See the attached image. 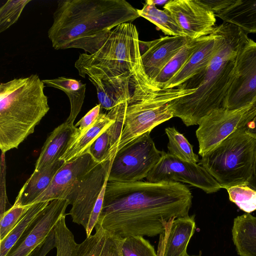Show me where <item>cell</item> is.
<instances>
[{
	"mask_svg": "<svg viewBox=\"0 0 256 256\" xmlns=\"http://www.w3.org/2000/svg\"><path fill=\"white\" fill-rule=\"evenodd\" d=\"M64 164L62 160H59L39 171H34L22 188L16 199L23 206L34 204L36 200L48 189Z\"/></svg>",
	"mask_w": 256,
	"mask_h": 256,
	"instance_id": "44dd1931",
	"label": "cell"
},
{
	"mask_svg": "<svg viewBox=\"0 0 256 256\" xmlns=\"http://www.w3.org/2000/svg\"><path fill=\"white\" fill-rule=\"evenodd\" d=\"M110 140L107 130L99 136L90 144L86 153H88L96 163L111 160Z\"/></svg>",
	"mask_w": 256,
	"mask_h": 256,
	"instance_id": "836d02e7",
	"label": "cell"
},
{
	"mask_svg": "<svg viewBox=\"0 0 256 256\" xmlns=\"http://www.w3.org/2000/svg\"><path fill=\"white\" fill-rule=\"evenodd\" d=\"M42 81L46 86L60 90L66 94L70 102V111L66 122L74 124L84 102L86 84L76 79L64 76Z\"/></svg>",
	"mask_w": 256,
	"mask_h": 256,
	"instance_id": "d4e9b609",
	"label": "cell"
},
{
	"mask_svg": "<svg viewBox=\"0 0 256 256\" xmlns=\"http://www.w3.org/2000/svg\"><path fill=\"white\" fill-rule=\"evenodd\" d=\"M195 215L170 219L166 224L163 256H186L188 244L194 233Z\"/></svg>",
	"mask_w": 256,
	"mask_h": 256,
	"instance_id": "d6986e66",
	"label": "cell"
},
{
	"mask_svg": "<svg viewBox=\"0 0 256 256\" xmlns=\"http://www.w3.org/2000/svg\"><path fill=\"white\" fill-rule=\"evenodd\" d=\"M96 164L88 153L64 162L48 189L34 203L56 199L68 200L76 184Z\"/></svg>",
	"mask_w": 256,
	"mask_h": 256,
	"instance_id": "9a60e30c",
	"label": "cell"
},
{
	"mask_svg": "<svg viewBox=\"0 0 256 256\" xmlns=\"http://www.w3.org/2000/svg\"><path fill=\"white\" fill-rule=\"evenodd\" d=\"M138 32L131 22L110 30L92 54H80L74 66L82 78H110L133 75L143 68Z\"/></svg>",
	"mask_w": 256,
	"mask_h": 256,
	"instance_id": "8992f818",
	"label": "cell"
},
{
	"mask_svg": "<svg viewBox=\"0 0 256 256\" xmlns=\"http://www.w3.org/2000/svg\"><path fill=\"white\" fill-rule=\"evenodd\" d=\"M248 186L252 189L256 190V149L254 154L252 173Z\"/></svg>",
	"mask_w": 256,
	"mask_h": 256,
	"instance_id": "74e56055",
	"label": "cell"
},
{
	"mask_svg": "<svg viewBox=\"0 0 256 256\" xmlns=\"http://www.w3.org/2000/svg\"><path fill=\"white\" fill-rule=\"evenodd\" d=\"M204 36L190 40L162 68L152 82L156 86L163 88L165 84L186 64L191 56L200 45Z\"/></svg>",
	"mask_w": 256,
	"mask_h": 256,
	"instance_id": "484cf974",
	"label": "cell"
},
{
	"mask_svg": "<svg viewBox=\"0 0 256 256\" xmlns=\"http://www.w3.org/2000/svg\"><path fill=\"white\" fill-rule=\"evenodd\" d=\"M168 138V148L169 153L180 159L197 164L198 156L193 151V146L183 134L179 132L174 127L165 128Z\"/></svg>",
	"mask_w": 256,
	"mask_h": 256,
	"instance_id": "f1b7e54d",
	"label": "cell"
},
{
	"mask_svg": "<svg viewBox=\"0 0 256 256\" xmlns=\"http://www.w3.org/2000/svg\"><path fill=\"white\" fill-rule=\"evenodd\" d=\"M215 16L247 34H256V0H234Z\"/></svg>",
	"mask_w": 256,
	"mask_h": 256,
	"instance_id": "7402d4cb",
	"label": "cell"
},
{
	"mask_svg": "<svg viewBox=\"0 0 256 256\" xmlns=\"http://www.w3.org/2000/svg\"><path fill=\"white\" fill-rule=\"evenodd\" d=\"M196 90L184 89L182 86L160 88L152 83L144 69L135 72L132 77L129 94L119 104L124 112V125L116 153L131 141L173 118V102Z\"/></svg>",
	"mask_w": 256,
	"mask_h": 256,
	"instance_id": "5b68a950",
	"label": "cell"
},
{
	"mask_svg": "<svg viewBox=\"0 0 256 256\" xmlns=\"http://www.w3.org/2000/svg\"><path fill=\"white\" fill-rule=\"evenodd\" d=\"M121 249L122 256H157L154 247L142 236L124 238Z\"/></svg>",
	"mask_w": 256,
	"mask_h": 256,
	"instance_id": "1f68e13d",
	"label": "cell"
},
{
	"mask_svg": "<svg viewBox=\"0 0 256 256\" xmlns=\"http://www.w3.org/2000/svg\"><path fill=\"white\" fill-rule=\"evenodd\" d=\"M6 164L5 153L2 152L0 162V216L6 210V207L8 203L6 190Z\"/></svg>",
	"mask_w": 256,
	"mask_h": 256,
	"instance_id": "d590c367",
	"label": "cell"
},
{
	"mask_svg": "<svg viewBox=\"0 0 256 256\" xmlns=\"http://www.w3.org/2000/svg\"><path fill=\"white\" fill-rule=\"evenodd\" d=\"M112 159L96 164L75 186L68 200L74 222L86 230L100 193L108 181Z\"/></svg>",
	"mask_w": 256,
	"mask_h": 256,
	"instance_id": "8fae6325",
	"label": "cell"
},
{
	"mask_svg": "<svg viewBox=\"0 0 256 256\" xmlns=\"http://www.w3.org/2000/svg\"><path fill=\"white\" fill-rule=\"evenodd\" d=\"M137 11L140 16L153 23L165 34L186 36L172 16L164 10L158 9L152 0H146L143 8Z\"/></svg>",
	"mask_w": 256,
	"mask_h": 256,
	"instance_id": "4316f807",
	"label": "cell"
},
{
	"mask_svg": "<svg viewBox=\"0 0 256 256\" xmlns=\"http://www.w3.org/2000/svg\"><path fill=\"white\" fill-rule=\"evenodd\" d=\"M146 178L148 182H180L188 183L206 194L214 193L222 188L201 165L182 160L164 152Z\"/></svg>",
	"mask_w": 256,
	"mask_h": 256,
	"instance_id": "30bf717a",
	"label": "cell"
},
{
	"mask_svg": "<svg viewBox=\"0 0 256 256\" xmlns=\"http://www.w3.org/2000/svg\"><path fill=\"white\" fill-rule=\"evenodd\" d=\"M215 15L230 4L234 0H201Z\"/></svg>",
	"mask_w": 256,
	"mask_h": 256,
	"instance_id": "8d00e7d4",
	"label": "cell"
},
{
	"mask_svg": "<svg viewBox=\"0 0 256 256\" xmlns=\"http://www.w3.org/2000/svg\"><path fill=\"white\" fill-rule=\"evenodd\" d=\"M256 98V42L250 38L237 58L234 80L222 108L236 110L252 104Z\"/></svg>",
	"mask_w": 256,
	"mask_h": 256,
	"instance_id": "7c38bea8",
	"label": "cell"
},
{
	"mask_svg": "<svg viewBox=\"0 0 256 256\" xmlns=\"http://www.w3.org/2000/svg\"><path fill=\"white\" fill-rule=\"evenodd\" d=\"M166 242V236L164 234H160L158 246L157 256H163Z\"/></svg>",
	"mask_w": 256,
	"mask_h": 256,
	"instance_id": "ab89813d",
	"label": "cell"
},
{
	"mask_svg": "<svg viewBox=\"0 0 256 256\" xmlns=\"http://www.w3.org/2000/svg\"><path fill=\"white\" fill-rule=\"evenodd\" d=\"M217 28L218 44L209 64L180 85L184 89L196 90L172 104L174 117L180 118L188 126L198 125L212 111L222 108L235 76L238 54L249 38L240 28L226 22Z\"/></svg>",
	"mask_w": 256,
	"mask_h": 256,
	"instance_id": "7a4b0ae2",
	"label": "cell"
},
{
	"mask_svg": "<svg viewBox=\"0 0 256 256\" xmlns=\"http://www.w3.org/2000/svg\"><path fill=\"white\" fill-rule=\"evenodd\" d=\"M192 198L178 182L108 181L97 224L122 238L155 236L164 234L170 219L189 215Z\"/></svg>",
	"mask_w": 256,
	"mask_h": 256,
	"instance_id": "6da1fadb",
	"label": "cell"
},
{
	"mask_svg": "<svg viewBox=\"0 0 256 256\" xmlns=\"http://www.w3.org/2000/svg\"><path fill=\"white\" fill-rule=\"evenodd\" d=\"M232 238L240 256H256V217L249 213L234 220Z\"/></svg>",
	"mask_w": 256,
	"mask_h": 256,
	"instance_id": "603a6c76",
	"label": "cell"
},
{
	"mask_svg": "<svg viewBox=\"0 0 256 256\" xmlns=\"http://www.w3.org/2000/svg\"><path fill=\"white\" fill-rule=\"evenodd\" d=\"M164 8L192 40L210 34L216 26L215 15L201 0H170Z\"/></svg>",
	"mask_w": 256,
	"mask_h": 256,
	"instance_id": "4fadbf2b",
	"label": "cell"
},
{
	"mask_svg": "<svg viewBox=\"0 0 256 256\" xmlns=\"http://www.w3.org/2000/svg\"><path fill=\"white\" fill-rule=\"evenodd\" d=\"M256 149V138L242 127L202 156L198 164L222 188L248 185L252 173Z\"/></svg>",
	"mask_w": 256,
	"mask_h": 256,
	"instance_id": "52a82bcc",
	"label": "cell"
},
{
	"mask_svg": "<svg viewBox=\"0 0 256 256\" xmlns=\"http://www.w3.org/2000/svg\"><path fill=\"white\" fill-rule=\"evenodd\" d=\"M229 200L238 208L250 214L256 210V190L248 185H240L226 189Z\"/></svg>",
	"mask_w": 256,
	"mask_h": 256,
	"instance_id": "f546056e",
	"label": "cell"
},
{
	"mask_svg": "<svg viewBox=\"0 0 256 256\" xmlns=\"http://www.w3.org/2000/svg\"><path fill=\"white\" fill-rule=\"evenodd\" d=\"M252 105L255 108H256V98L252 103Z\"/></svg>",
	"mask_w": 256,
	"mask_h": 256,
	"instance_id": "b9f144b4",
	"label": "cell"
},
{
	"mask_svg": "<svg viewBox=\"0 0 256 256\" xmlns=\"http://www.w3.org/2000/svg\"><path fill=\"white\" fill-rule=\"evenodd\" d=\"M132 75L110 78H88L96 86L102 108L110 110L124 100L130 90Z\"/></svg>",
	"mask_w": 256,
	"mask_h": 256,
	"instance_id": "ffe728a7",
	"label": "cell"
},
{
	"mask_svg": "<svg viewBox=\"0 0 256 256\" xmlns=\"http://www.w3.org/2000/svg\"><path fill=\"white\" fill-rule=\"evenodd\" d=\"M70 204L68 200H52L39 214L6 256H28L54 230Z\"/></svg>",
	"mask_w": 256,
	"mask_h": 256,
	"instance_id": "5bb4252c",
	"label": "cell"
},
{
	"mask_svg": "<svg viewBox=\"0 0 256 256\" xmlns=\"http://www.w3.org/2000/svg\"><path fill=\"white\" fill-rule=\"evenodd\" d=\"M31 0H8L0 8V32L15 24Z\"/></svg>",
	"mask_w": 256,
	"mask_h": 256,
	"instance_id": "d6a6232c",
	"label": "cell"
},
{
	"mask_svg": "<svg viewBox=\"0 0 256 256\" xmlns=\"http://www.w3.org/2000/svg\"><path fill=\"white\" fill-rule=\"evenodd\" d=\"M32 204L23 206L16 199L14 205L0 216V240L10 232Z\"/></svg>",
	"mask_w": 256,
	"mask_h": 256,
	"instance_id": "4dcf8cb0",
	"label": "cell"
},
{
	"mask_svg": "<svg viewBox=\"0 0 256 256\" xmlns=\"http://www.w3.org/2000/svg\"><path fill=\"white\" fill-rule=\"evenodd\" d=\"M218 40L219 32L216 26L212 34L204 37L184 67L163 88L178 87L205 69L216 50Z\"/></svg>",
	"mask_w": 256,
	"mask_h": 256,
	"instance_id": "e0dca14e",
	"label": "cell"
},
{
	"mask_svg": "<svg viewBox=\"0 0 256 256\" xmlns=\"http://www.w3.org/2000/svg\"><path fill=\"white\" fill-rule=\"evenodd\" d=\"M150 133L134 140L116 153L112 159L108 182H134L147 177L163 152L156 148Z\"/></svg>",
	"mask_w": 256,
	"mask_h": 256,
	"instance_id": "ba28073f",
	"label": "cell"
},
{
	"mask_svg": "<svg viewBox=\"0 0 256 256\" xmlns=\"http://www.w3.org/2000/svg\"><path fill=\"white\" fill-rule=\"evenodd\" d=\"M256 116L252 104L236 110L220 108L212 111L202 120L196 132L198 154L204 156Z\"/></svg>",
	"mask_w": 256,
	"mask_h": 256,
	"instance_id": "9c48e42d",
	"label": "cell"
},
{
	"mask_svg": "<svg viewBox=\"0 0 256 256\" xmlns=\"http://www.w3.org/2000/svg\"><path fill=\"white\" fill-rule=\"evenodd\" d=\"M139 16L125 0H60L48 35L55 50L76 48L92 54L108 31Z\"/></svg>",
	"mask_w": 256,
	"mask_h": 256,
	"instance_id": "3957f363",
	"label": "cell"
},
{
	"mask_svg": "<svg viewBox=\"0 0 256 256\" xmlns=\"http://www.w3.org/2000/svg\"><path fill=\"white\" fill-rule=\"evenodd\" d=\"M170 0H152L153 3L156 5L166 4L169 2Z\"/></svg>",
	"mask_w": 256,
	"mask_h": 256,
	"instance_id": "60d3db41",
	"label": "cell"
},
{
	"mask_svg": "<svg viewBox=\"0 0 256 256\" xmlns=\"http://www.w3.org/2000/svg\"><path fill=\"white\" fill-rule=\"evenodd\" d=\"M190 40L187 36H166L150 41L140 40L142 67L152 82L162 68Z\"/></svg>",
	"mask_w": 256,
	"mask_h": 256,
	"instance_id": "2e32d148",
	"label": "cell"
},
{
	"mask_svg": "<svg viewBox=\"0 0 256 256\" xmlns=\"http://www.w3.org/2000/svg\"><path fill=\"white\" fill-rule=\"evenodd\" d=\"M114 122L108 114L100 112L96 122L86 130L79 134L60 158L68 162L86 153L94 141Z\"/></svg>",
	"mask_w": 256,
	"mask_h": 256,
	"instance_id": "cb8c5ba5",
	"label": "cell"
},
{
	"mask_svg": "<svg viewBox=\"0 0 256 256\" xmlns=\"http://www.w3.org/2000/svg\"><path fill=\"white\" fill-rule=\"evenodd\" d=\"M78 134V128L66 122L55 128L42 148L34 171H39L59 160Z\"/></svg>",
	"mask_w": 256,
	"mask_h": 256,
	"instance_id": "ac0fdd59",
	"label": "cell"
},
{
	"mask_svg": "<svg viewBox=\"0 0 256 256\" xmlns=\"http://www.w3.org/2000/svg\"><path fill=\"white\" fill-rule=\"evenodd\" d=\"M101 109L100 104L96 105L74 125L78 128L79 134L86 130L96 122L101 112Z\"/></svg>",
	"mask_w": 256,
	"mask_h": 256,
	"instance_id": "e575fe53",
	"label": "cell"
},
{
	"mask_svg": "<svg viewBox=\"0 0 256 256\" xmlns=\"http://www.w3.org/2000/svg\"><path fill=\"white\" fill-rule=\"evenodd\" d=\"M186 256H190L187 254Z\"/></svg>",
	"mask_w": 256,
	"mask_h": 256,
	"instance_id": "7bdbcfd3",
	"label": "cell"
},
{
	"mask_svg": "<svg viewBox=\"0 0 256 256\" xmlns=\"http://www.w3.org/2000/svg\"><path fill=\"white\" fill-rule=\"evenodd\" d=\"M50 201L34 204L10 232L0 240V256H6L20 238Z\"/></svg>",
	"mask_w": 256,
	"mask_h": 256,
	"instance_id": "83f0119b",
	"label": "cell"
},
{
	"mask_svg": "<svg viewBox=\"0 0 256 256\" xmlns=\"http://www.w3.org/2000/svg\"><path fill=\"white\" fill-rule=\"evenodd\" d=\"M244 127L250 134L256 138V116Z\"/></svg>",
	"mask_w": 256,
	"mask_h": 256,
	"instance_id": "f35d334b",
	"label": "cell"
},
{
	"mask_svg": "<svg viewBox=\"0 0 256 256\" xmlns=\"http://www.w3.org/2000/svg\"><path fill=\"white\" fill-rule=\"evenodd\" d=\"M45 86L36 74L0 84V148L6 152L30 134L50 110Z\"/></svg>",
	"mask_w": 256,
	"mask_h": 256,
	"instance_id": "277c9868",
	"label": "cell"
}]
</instances>
